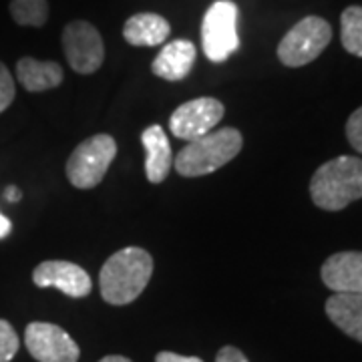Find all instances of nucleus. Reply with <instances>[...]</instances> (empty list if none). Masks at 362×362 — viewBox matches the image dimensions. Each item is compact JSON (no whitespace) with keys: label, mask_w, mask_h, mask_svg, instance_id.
<instances>
[{"label":"nucleus","mask_w":362,"mask_h":362,"mask_svg":"<svg viewBox=\"0 0 362 362\" xmlns=\"http://www.w3.org/2000/svg\"><path fill=\"white\" fill-rule=\"evenodd\" d=\"M202 47L211 63H223L238 51V6L232 0H218L207 8L202 23Z\"/></svg>","instance_id":"6"},{"label":"nucleus","mask_w":362,"mask_h":362,"mask_svg":"<svg viewBox=\"0 0 362 362\" xmlns=\"http://www.w3.org/2000/svg\"><path fill=\"white\" fill-rule=\"evenodd\" d=\"M153 274V258L143 247H123L99 272L101 296L107 304L125 306L141 296Z\"/></svg>","instance_id":"1"},{"label":"nucleus","mask_w":362,"mask_h":362,"mask_svg":"<svg viewBox=\"0 0 362 362\" xmlns=\"http://www.w3.org/2000/svg\"><path fill=\"white\" fill-rule=\"evenodd\" d=\"M141 143L145 147V177L151 183H161L168 180L169 169L173 165V153L168 135L161 125H151L141 133Z\"/></svg>","instance_id":"13"},{"label":"nucleus","mask_w":362,"mask_h":362,"mask_svg":"<svg viewBox=\"0 0 362 362\" xmlns=\"http://www.w3.org/2000/svg\"><path fill=\"white\" fill-rule=\"evenodd\" d=\"M117 156V143L111 135H93L71 153L66 161V177L77 189H93L103 181Z\"/></svg>","instance_id":"4"},{"label":"nucleus","mask_w":362,"mask_h":362,"mask_svg":"<svg viewBox=\"0 0 362 362\" xmlns=\"http://www.w3.org/2000/svg\"><path fill=\"white\" fill-rule=\"evenodd\" d=\"M25 344L39 362H77L78 344L61 326L51 322H30L25 330Z\"/></svg>","instance_id":"9"},{"label":"nucleus","mask_w":362,"mask_h":362,"mask_svg":"<svg viewBox=\"0 0 362 362\" xmlns=\"http://www.w3.org/2000/svg\"><path fill=\"white\" fill-rule=\"evenodd\" d=\"M223 105L214 97H199L180 105L169 117V131L183 141H195L211 133L223 119Z\"/></svg>","instance_id":"8"},{"label":"nucleus","mask_w":362,"mask_h":362,"mask_svg":"<svg viewBox=\"0 0 362 362\" xmlns=\"http://www.w3.org/2000/svg\"><path fill=\"white\" fill-rule=\"evenodd\" d=\"M11 232H13V223H11V220L6 216L0 214V240H4Z\"/></svg>","instance_id":"24"},{"label":"nucleus","mask_w":362,"mask_h":362,"mask_svg":"<svg viewBox=\"0 0 362 362\" xmlns=\"http://www.w3.org/2000/svg\"><path fill=\"white\" fill-rule=\"evenodd\" d=\"M4 197H6V199H8L11 204H16V202H21L23 194H21V189H18V187L11 185V187H6V192H4Z\"/></svg>","instance_id":"25"},{"label":"nucleus","mask_w":362,"mask_h":362,"mask_svg":"<svg viewBox=\"0 0 362 362\" xmlns=\"http://www.w3.org/2000/svg\"><path fill=\"white\" fill-rule=\"evenodd\" d=\"M216 362H250L246 354L235 346H223L216 356Z\"/></svg>","instance_id":"22"},{"label":"nucleus","mask_w":362,"mask_h":362,"mask_svg":"<svg viewBox=\"0 0 362 362\" xmlns=\"http://www.w3.org/2000/svg\"><path fill=\"white\" fill-rule=\"evenodd\" d=\"M244 147L242 133L233 127L214 129L189 141L173 159V168L183 177H202L228 165Z\"/></svg>","instance_id":"3"},{"label":"nucleus","mask_w":362,"mask_h":362,"mask_svg":"<svg viewBox=\"0 0 362 362\" xmlns=\"http://www.w3.org/2000/svg\"><path fill=\"white\" fill-rule=\"evenodd\" d=\"M63 51L71 69L81 75H90L103 65V39L99 30L87 21H73L65 26Z\"/></svg>","instance_id":"7"},{"label":"nucleus","mask_w":362,"mask_h":362,"mask_svg":"<svg viewBox=\"0 0 362 362\" xmlns=\"http://www.w3.org/2000/svg\"><path fill=\"white\" fill-rule=\"evenodd\" d=\"M156 362H204L197 356H181L177 352H169V350H163L156 356Z\"/></svg>","instance_id":"23"},{"label":"nucleus","mask_w":362,"mask_h":362,"mask_svg":"<svg viewBox=\"0 0 362 362\" xmlns=\"http://www.w3.org/2000/svg\"><path fill=\"white\" fill-rule=\"evenodd\" d=\"M326 316L346 337L362 342V294H332L324 304Z\"/></svg>","instance_id":"14"},{"label":"nucleus","mask_w":362,"mask_h":362,"mask_svg":"<svg viewBox=\"0 0 362 362\" xmlns=\"http://www.w3.org/2000/svg\"><path fill=\"white\" fill-rule=\"evenodd\" d=\"M195 45L192 40L177 39L168 42L151 63V73L165 81L185 78L195 65Z\"/></svg>","instance_id":"12"},{"label":"nucleus","mask_w":362,"mask_h":362,"mask_svg":"<svg viewBox=\"0 0 362 362\" xmlns=\"http://www.w3.org/2000/svg\"><path fill=\"white\" fill-rule=\"evenodd\" d=\"M310 197L324 211H340L362 199L361 157L340 156L320 165L310 180Z\"/></svg>","instance_id":"2"},{"label":"nucleus","mask_w":362,"mask_h":362,"mask_svg":"<svg viewBox=\"0 0 362 362\" xmlns=\"http://www.w3.org/2000/svg\"><path fill=\"white\" fill-rule=\"evenodd\" d=\"M171 26L156 13L133 14L123 26V39L133 47H157L168 40Z\"/></svg>","instance_id":"15"},{"label":"nucleus","mask_w":362,"mask_h":362,"mask_svg":"<svg viewBox=\"0 0 362 362\" xmlns=\"http://www.w3.org/2000/svg\"><path fill=\"white\" fill-rule=\"evenodd\" d=\"M320 278L334 294H362V252H338L326 259Z\"/></svg>","instance_id":"11"},{"label":"nucleus","mask_w":362,"mask_h":362,"mask_svg":"<svg viewBox=\"0 0 362 362\" xmlns=\"http://www.w3.org/2000/svg\"><path fill=\"white\" fill-rule=\"evenodd\" d=\"M11 14L16 25L40 28L49 21V2L47 0H13Z\"/></svg>","instance_id":"18"},{"label":"nucleus","mask_w":362,"mask_h":362,"mask_svg":"<svg viewBox=\"0 0 362 362\" xmlns=\"http://www.w3.org/2000/svg\"><path fill=\"white\" fill-rule=\"evenodd\" d=\"M332 40V28L320 16H306L292 26L278 45V59L284 66L298 69L316 61Z\"/></svg>","instance_id":"5"},{"label":"nucleus","mask_w":362,"mask_h":362,"mask_svg":"<svg viewBox=\"0 0 362 362\" xmlns=\"http://www.w3.org/2000/svg\"><path fill=\"white\" fill-rule=\"evenodd\" d=\"M346 139L354 151L362 153V107H358L346 121Z\"/></svg>","instance_id":"21"},{"label":"nucleus","mask_w":362,"mask_h":362,"mask_svg":"<svg viewBox=\"0 0 362 362\" xmlns=\"http://www.w3.org/2000/svg\"><path fill=\"white\" fill-rule=\"evenodd\" d=\"M342 47L362 59V6H349L340 16Z\"/></svg>","instance_id":"17"},{"label":"nucleus","mask_w":362,"mask_h":362,"mask_svg":"<svg viewBox=\"0 0 362 362\" xmlns=\"http://www.w3.org/2000/svg\"><path fill=\"white\" fill-rule=\"evenodd\" d=\"M99 362H131L127 356H121V354H109V356H105Z\"/></svg>","instance_id":"26"},{"label":"nucleus","mask_w":362,"mask_h":362,"mask_svg":"<svg viewBox=\"0 0 362 362\" xmlns=\"http://www.w3.org/2000/svg\"><path fill=\"white\" fill-rule=\"evenodd\" d=\"M33 282L39 288H57L71 298L90 294V278L81 266L65 259H47L33 272Z\"/></svg>","instance_id":"10"},{"label":"nucleus","mask_w":362,"mask_h":362,"mask_svg":"<svg viewBox=\"0 0 362 362\" xmlns=\"http://www.w3.org/2000/svg\"><path fill=\"white\" fill-rule=\"evenodd\" d=\"M18 352V337L13 324L0 320V362H11Z\"/></svg>","instance_id":"19"},{"label":"nucleus","mask_w":362,"mask_h":362,"mask_svg":"<svg viewBox=\"0 0 362 362\" xmlns=\"http://www.w3.org/2000/svg\"><path fill=\"white\" fill-rule=\"evenodd\" d=\"M16 77L21 85L30 93H42L59 87L63 83V66L54 61H37L33 57H23L16 63Z\"/></svg>","instance_id":"16"},{"label":"nucleus","mask_w":362,"mask_h":362,"mask_svg":"<svg viewBox=\"0 0 362 362\" xmlns=\"http://www.w3.org/2000/svg\"><path fill=\"white\" fill-rule=\"evenodd\" d=\"M14 78L11 75V71L4 66V63H0V113L6 111L11 103L14 101Z\"/></svg>","instance_id":"20"}]
</instances>
